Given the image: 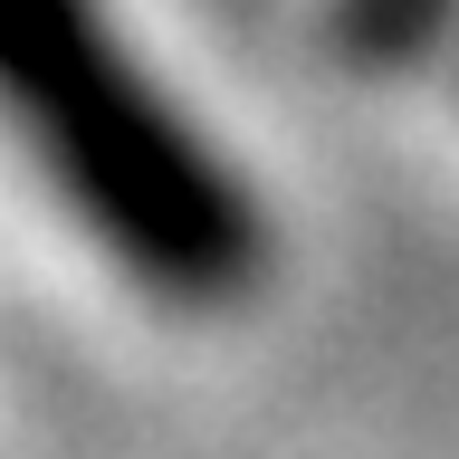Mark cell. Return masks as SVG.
<instances>
[{"label":"cell","instance_id":"obj_1","mask_svg":"<svg viewBox=\"0 0 459 459\" xmlns=\"http://www.w3.org/2000/svg\"><path fill=\"white\" fill-rule=\"evenodd\" d=\"M0 77L57 192L143 287L182 307H221L258 278L268 239L239 172H221L211 143L143 86V67L96 20V0H0Z\"/></svg>","mask_w":459,"mask_h":459},{"label":"cell","instance_id":"obj_2","mask_svg":"<svg viewBox=\"0 0 459 459\" xmlns=\"http://www.w3.org/2000/svg\"><path fill=\"white\" fill-rule=\"evenodd\" d=\"M459 0H335V48L364 57V67H393V57L430 48L450 29Z\"/></svg>","mask_w":459,"mask_h":459}]
</instances>
